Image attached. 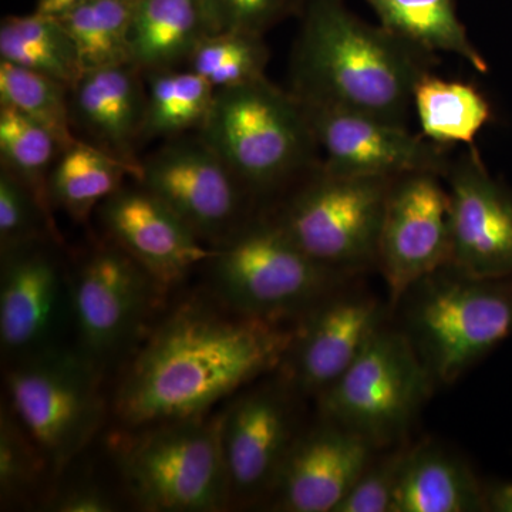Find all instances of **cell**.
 <instances>
[{"label": "cell", "instance_id": "obj_5", "mask_svg": "<svg viewBox=\"0 0 512 512\" xmlns=\"http://www.w3.org/2000/svg\"><path fill=\"white\" fill-rule=\"evenodd\" d=\"M218 302L251 318L301 319L356 275L320 264L272 218H248L207 264Z\"/></svg>", "mask_w": 512, "mask_h": 512}, {"label": "cell", "instance_id": "obj_31", "mask_svg": "<svg viewBox=\"0 0 512 512\" xmlns=\"http://www.w3.org/2000/svg\"><path fill=\"white\" fill-rule=\"evenodd\" d=\"M271 53L264 36L242 32L212 33L192 52L185 67L204 77L215 90L265 77Z\"/></svg>", "mask_w": 512, "mask_h": 512}, {"label": "cell", "instance_id": "obj_22", "mask_svg": "<svg viewBox=\"0 0 512 512\" xmlns=\"http://www.w3.org/2000/svg\"><path fill=\"white\" fill-rule=\"evenodd\" d=\"M210 35L204 0H137L131 63L144 74L180 69Z\"/></svg>", "mask_w": 512, "mask_h": 512}, {"label": "cell", "instance_id": "obj_1", "mask_svg": "<svg viewBox=\"0 0 512 512\" xmlns=\"http://www.w3.org/2000/svg\"><path fill=\"white\" fill-rule=\"evenodd\" d=\"M295 326L204 302L175 309L128 365L114 412L126 429L205 416L215 404L281 369Z\"/></svg>", "mask_w": 512, "mask_h": 512}, {"label": "cell", "instance_id": "obj_34", "mask_svg": "<svg viewBox=\"0 0 512 512\" xmlns=\"http://www.w3.org/2000/svg\"><path fill=\"white\" fill-rule=\"evenodd\" d=\"M409 444L377 450L335 512H390Z\"/></svg>", "mask_w": 512, "mask_h": 512}, {"label": "cell", "instance_id": "obj_13", "mask_svg": "<svg viewBox=\"0 0 512 512\" xmlns=\"http://www.w3.org/2000/svg\"><path fill=\"white\" fill-rule=\"evenodd\" d=\"M296 390L284 377L239 394L222 413V446L232 505L271 498L298 430Z\"/></svg>", "mask_w": 512, "mask_h": 512}, {"label": "cell", "instance_id": "obj_12", "mask_svg": "<svg viewBox=\"0 0 512 512\" xmlns=\"http://www.w3.org/2000/svg\"><path fill=\"white\" fill-rule=\"evenodd\" d=\"M443 180V175L417 171L399 175L390 187L377 268L392 311L413 285L450 264V195Z\"/></svg>", "mask_w": 512, "mask_h": 512}, {"label": "cell", "instance_id": "obj_19", "mask_svg": "<svg viewBox=\"0 0 512 512\" xmlns=\"http://www.w3.org/2000/svg\"><path fill=\"white\" fill-rule=\"evenodd\" d=\"M377 448L355 431L322 417L299 434L274 491L276 510L335 512Z\"/></svg>", "mask_w": 512, "mask_h": 512}, {"label": "cell", "instance_id": "obj_26", "mask_svg": "<svg viewBox=\"0 0 512 512\" xmlns=\"http://www.w3.org/2000/svg\"><path fill=\"white\" fill-rule=\"evenodd\" d=\"M0 60L47 74L69 87L84 73L60 20L37 12L2 20Z\"/></svg>", "mask_w": 512, "mask_h": 512}, {"label": "cell", "instance_id": "obj_3", "mask_svg": "<svg viewBox=\"0 0 512 512\" xmlns=\"http://www.w3.org/2000/svg\"><path fill=\"white\" fill-rule=\"evenodd\" d=\"M197 134L252 200L288 192L322 161L301 100L266 76L217 90Z\"/></svg>", "mask_w": 512, "mask_h": 512}, {"label": "cell", "instance_id": "obj_36", "mask_svg": "<svg viewBox=\"0 0 512 512\" xmlns=\"http://www.w3.org/2000/svg\"><path fill=\"white\" fill-rule=\"evenodd\" d=\"M50 510L60 512H111L117 510L111 495L96 484H79L56 495Z\"/></svg>", "mask_w": 512, "mask_h": 512}, {"label": "cell", "instance_id": "obj_17", "mask_svg": "<svg viewBox=\"0 0 512 512\" xmlns=\"http://www.w3.org/2000/svg\"><path fill=\"white\" fill-rule=\"evenodd\" d=\"M97 212L109 241L131 256L165 291L211 258L212 247L137 181L123 185Z\"/></svg>", "mask_w": 512, "mask_h": 512}, {"label": "cell", "instance_id": "obj_25", "mask_svg": "<svg viewBox=\"0 0 512 512\" xmlns=\"http://www.w3.org/2000/svg\"><path fill=\"white\" fill-rule=\"evenodd\" d=\"M133 178L130 168L86 140L62 151L49 177L53 207L62 208L73 221L89 220L93 211Z\"/></svg>", "mask_w": 512, "mask_h": 512}, {"label": "cell", "instance_id": "obj_33", "mask_svg": "<svg viewBox=\"0 0 512 512\" xmlns=\"http://www.w3.org/2000/svg\"><path fill=\"white\" fill-rule=\"evenodd\" d=\"M46 237L59 238L32 192L8 170H0V247L2 254L40 244Z\"/></svg>", "mask_w": 512, "mask_h": 512}, {"label": "cell", "instance_id": "obj_38", "mask_svg": "<svg viewBox=\"0 0 512 512\" xmlns=\"http://www.w3.org/2000/svg\"><path fill=\"white\" fill-rule=\"evenodd\" d=\"M83 2L86 0H37L35 12L59 18L67 10L73 9L74 6Z\"/></svg>", "mask_w": 512, "mask_h": 512}, {"label": "cell", "instance_id": "obj_18", "mask_svg": "<svg viewBox=\"0 0 512 512\" xmlns=\"http://www.w3.org/2000/svg\"><path fill=\"white\" fill-rule=\"evenodd\" d=\"M42 245L2 254L0 343L12 363L56 348L64 305H70V286Z\"/></svg>", "mask_w": 512, "mask_h": 512}, {"label": "cell", "instance_id": "obj_35", "mask_svg": "<svg viewBox=\"0 0 512 512\" xmlns=\"http://www.w3.org/2000/svg\"><path fill=\"white\" fill-rule=\"evenodd\" d=\"M212 33L242 32L264 36L291 12L298 0H204Z\"/></svg>", "mask_w": 512, "mask_h": 512}, {"label": "cell", "instance_id": "obj_2", "mask_svg": "<svg viewBox=\"0 0 512 512\" xmlns=\"http://www.w3.org/2000/svg\"><path fill=\"white\" fill-rule=\"evenodd\" d=\"M433 55L360 19L345 0H305L291 59V92L308 103L363 111L407 126Z\"/></svg>", "mask_w": 512, "mask_h": 512}, {"label": "cell", "instance_id": "obj_15", "mask_svg": "<svg viewBox=\"0 0 512 512\" xmlns=\"http://www.w3.org/2000/svg\"><path fill=\"white\" fill-rule=\"evenodd\" d=\"M343 288L296 322L295 338L279 370L301 396L318 399L338 382L392 311L369 293Z\"/></svg>", "mask_w": 512, "mask_h": 512}, {"label": "cell", "instance_id": "obj_23", "mask_svg": "<svg viewBox=\"0 0 512 512\" xmlns=\"http://www.w3.org/2000/svg\"><path fill=\"white\" fill-rule=\"evenodd\" d=\"M380 25L429 53H447L463 59L478 73H488V62L471 42L458 19L454 0H365Z\"/></svg>", "mask_w": 512, "mask_h": 512}, {"label": "cell", "instance_id": "obj_32", "mask_svg": "<svg viewBox=\"0 0 512 512\" xmlns=\"http://www.w3.org/2000/svg\"><path fill=\"white\" fill-rule=\"evenodd\" d=\"M49 464L8 406L0 417V494L3 504L20 501L39 487Z\"/></svg>", "mask_w": 512, "mask_h": 512}, {"label": "cell", "instance_id": "obj_21", "mask_svg": "<svg viewBox=\"0 0 512 512\" xmlns=\"http://www.w3.org/2000/svg\"><path fill=\"white\" fill-rule=\"evenodd\" d=\"M481 511L485 485L467 463L433 441L409 446L390 512Z\"/></svg>", "mask_w": 512, "mask_h": 512}, {"label": "cell", "instance_id": "obj_27", "mask_svg": "<svg viewBox=\"0 0 512 512\" xmlns=\"http://www.w3.org/2000/svg\"><path fill=\"white\" fill-rule=\"evenodd\" d=\"M147 83L143 141L185 136L207 119L217 90L188 67L144 74Z\"/></svg>", "mask_w": 512, "mask_h": 512}, {"label": "cell", "instance_id": "obj_29", "mask_svg": "<svg viewBox=\"0 0 512 512\" xmlns=\"http://www.w3.org/2000/svg\"><path fill=\"white\" fill-rule=\"evenodd\" d=\"M62 151V144L46 127L12 107L0 104L2 168L15 175L32 192L53 224L55 207L50 201L49 177Z\"/></svg>", "mask_w": 512, "mask_h": 512}, {"label": "cell", "instance_id": "obj_28", "mask_svg": "<svg viewBox=\"0 0 512 512\" xmlns=\"http://www.w3.org/2000/svg\"><path fill=\"white\" fill-rule=\"evenodd\" d=\"M137 0H86L59 16L84 72L131 63Z\"/></svg>", "mask_w": 512, "mask_h": 512}, {"label": "cell", "instance_id": "obj_6", "mask_svg": "<svg viewBox=\"0 0 512 512\" xmlns=\"http://www.w3.org/2000/svg\"><path fill=\"white\" fill-rule=\"evenodd\" d=\"M222 414L161 421L119 434L117 463L128 493L151 512L231 507Z\"/></svg>", "mask_w": 512, "mask_h": 512}, {"label": "cell", "instance_id": "obj_10", "mask_svg": "<svg viewBox=\"0 0 512 512\" xmlns=\"http://www.w3.org/2000/svg\"><path fill=\"white\" fill-rule=\"evenodd\" d=\"M69 286L79 352L99 369L137 342L165 292L111 241L86 256Z\"/></svg>", "mask_w": 512, "mask_h": 512}, {"label": "cell", "instance_id": "obj_8", "mask_svg": "<svg viewBox=\"0 0 512 512\" xmlns=\"http://www.w3.org/2000/svg\"><path fill=\"white\" fill-rule=\"evenodd\" d=\"M436 386L406 333L384 325L338 382L320 394V416L382 450L406 441Z\"/></svg>", "mask_w": 512, "mask_h": 512}, {"label": "cell", "instance_id": "obj_11", "mask_svg": "<svg viewBox=\"0 0 512 512\" xmlns=\"http://www.w3.org/2000/svg\"><path fill=\"white\" fill-rule=\"evenodd\" d=\"M134 181L164 201L210 247L248 220L251 195L198 134L165 140L141 158Z\"/></svg>", "mask_w": 512, "mask_h": 512}, {"label": "cell", "instance_id": "obj_9", "mask_svg": "<svg viewBox=\"0 0 512 512\" xmlns=\"http://www.w3.org/2000/svg\"><path fill=\"white\" fill-rule=\"evenodd\" d=\"M100 369L83 353L45 350L13 363L8 407L55 476L82 453L104 417Z\"/></svg>", "mask_w": 512, "mask_h": 512}, {"label": "cell", "instance_id": "obj_20", "mask_svg": "<svg viewBox=\"0 0 512 512\" xmlns=\"http://www.w3.org/2000/svg\"><path fill=\"white\" fill-rule=\"evenodd\" d=\"M146 76L133 63L84 72L70 87L74 130L89 143L126 164L133 180L140 174L138 144L143 143L147 107Z\"/></svg>", "mask_w": 512, "mask_h": 512}, {"label": "cell", "instance_id": "obj_24", "mask_svg": "<svg viewBox=\"0 0 512 512\" xmlns=\"http://www.w3.org/2000/svg\"><path fill=\"white\" fill-rule=\"evenodd\" d=\"M413 113L421 136L441 147H473L493 119L490 101L473 84L443 79L431 72L414 87Z\"/></svg>", "mask_w": 512, "mask_h": 512}, {"label": "cell", "instance_id": "obj_4", "mask_svg": "<svg viewBox=\"0 0 512 512\" xmlns=\"http://www.w3.org/2000/svg\"><path fill=\"white\" fill-rule=\"evenodd\" d=\"M397 308L434 382L450 386L512 336V278H478L448 264L413 285Z\"/></svg>", "mask_w": 512, "mask_h": 512}, {"label": "cell", "instance_id": "obj_16", "mask_svg": "<svg viewBox=\"0 0 512 512\" xmlns=\"http://www.w3.org/2000/svg\"><path fill=\"white\" fill-rule=\"evenodd\" d=\"M450 265L478 278H512V190L485 167L476 148L451 161Z\"/></svg>", "mask_w": 512, "mask_h": 512}, {"label": "cell", "instance_id": "obj_14", "mask_svg": "<svg viewBox=\"0 0 512 512\" xmlns=\"http://www.w3.org/2000/svg\"><path fill=\"white\" fill-rule=\"evenodd\" d=\"M301 103L330 170L383 178L430 171L444 177L450 167L446 147L407 126L332 104Z\"/></svg>", "mask_w": 512, "mask_h": 512}, {"label": "cell", "instance_id": "obj_37", "mask_svg": "<svg viewBox=\"0 0 512 512\" xmlns=\"http://www.w3.org/2000/svg\"><path fill=\"white\" fill-rule=\"evenodd\" d=\"M487 511L512 512V481H498L485 487Z\"/></svg>", "mask_w": 512, "mask_h": 512}, {"label": "cell", "instance_id": "obj_30", "mask_svg": "<svg viewBox=\"0 0 512 512\" xmlns=\"http://www.w3.org/2000/svg\"><path fill=\"white\" fill-rule=\"evenodd\" d=\"M0 104L42 124L63 150L79 140L74 136L70 87L47 74L0 60Z\"/></svg>", "mask_w": 512, "mask_h": 512}, {"label": "cell", "instance_id": "obj_7", "mask_svg": "<svg viewBox=\"0 0 512 512\" xmlns=\"http://www.w3.org/2000/svg\"><path fill=\"white\" fill-rule=\"evenodd\" d=\"M393 180L338 173L320 161L286 192L272 218L315 261L357 276L377 268Z\"/></svg>", "mask_w": 512, "mask_h": 512}]
</instances>
